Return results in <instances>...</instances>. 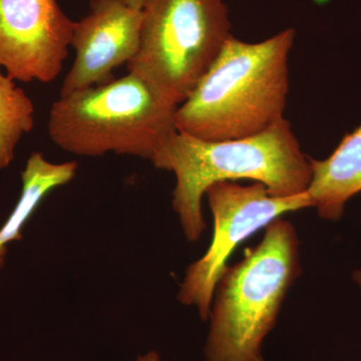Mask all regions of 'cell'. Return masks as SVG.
Returning a JSON list of instances; mask_svg holds the SVG:
<instances>
[{"label": "cell", "instance_id": "obj_15", "mask_svg": "<svg viewBox=\"0 0 361 361\" xmlns=\"http://www.w3.org/2000/svg\"><path fill=\"white\" fill-rule=\"evenodd\" d=\"M256 361H265V360H264V358L262 357V355H261L260 357H258L257 360H256Z\"/></svg>", "mask_w": 361, "mask_h": 361}, {"label": "cell", "instance_id": "obj_9", "mask_svg": "<svg viewBox=\"0 0 361 361\" xmlns=\"http://www.w3.org/2000/svg\"><path fill=\"white\" fill-rule=\"evenodd\" d=\"M311 205L325 220L337 221L349 199L361 192V125L343 139L325 160L310 159Z\"/></svg>", "mask_w": 361, "mask_h": 361}, {"label": "cell", "instance_id": "obj_14", "mask_svg": "<svg viewBox=\"0 0 361 361\" xmlns=\"http://www.w3.org/2000/svg\"><path fill=\"white\" fill-rule=\"evenodd\" d=\"M353 280H355V283L357 284L361 289V270L355 271V272L353 273Z\"/></svg>", "mask_w": 361, "mask_h": 361}, {"label": "cell", "instance_id": "obj_5", "mask_svg": "<svg viewBox=\"0 0 361 361\" xmlns=\"http://www.w3.org/2000/svg\"><path fill=\"white\" fill-rule=\"evenodd\" d=\"M137 54L127 65L177 106L231 37L225 0H147Z\"/></svg>", "mask_w": 361, "mask_h": 361}, {"label": "cell", "instance_id": "obj_11", "mask_svg": "<svg viewBox=\"0 0 361 361\" xmlns=\"http://www.w3.org/2000/svg\"><path fill=\"white\" fill-rule=\"evenodd\" d=\"M35 127L32 99L0 68V170L8 168L23 135Z\"/></svg>", "mask_w": 361, "mask_h": 361}, {"label": "cell", "instance_id": "obj_1", "mask_svg": "<svg viewBox=\"0 0 361 361\" xmlns=\"http://www.w3.org/2000/svg\"><path fill=\"white\" fill-rule=\"evenodd\" d=\"M151 163L174 173L173 209L189 242L205 231L202 201L215 183L253 180L272 196L292 197L307 191L312 176L310 159L284 118L260 134L227 141H204L176 130Z\"/></svg>", "mask_w": 361, "mask_h": 361}, {"label": "cell", "instance_id": "obj_2", "mask_svg": "<svg viewBox=\"0 0 361 361\" xmlns=\"http://www.w3.org/2000/svg\"><path fill=\"white\" fill-rule=\"evenodd\" d=\"M295 35L287 28L255 44L232 35L178 106L177 132L204 141H227L260 134L284 118Z\"/></svg>", "mask_w": 361, "mask_h": 361}, {"label": "cell", "instance_id": "obj_6", "mask_svg": "<svg viewBox=\"0 0 361 361\" xmlns=\"http://www.w3.org/2000/svg\"><path fill=\"white\" fill-rule=\"evenodd\" d=\"M205 195L213 213L212 242L206 253L187 268L178 299L196 307L201 319L208 322L216 285L239 244L284 214L312 205L306 192L275 197L257 182L242 186L235 180H222L209 187Z\"/></svg>", "mask_w": 361, "mask_h": 361}, {"label": "cell", "instance_id": "obj_10", "mask_svg": "<svg viewBox=\"0 0 361 361\" xmlns=\"http://www.w3.org/2000/svg\"><path fill=\"white\" fill-rule=\"evenodd\" d=\"M77 171V161L56 164L47 160L39 152H33L30 155L21 173L23 191L20 200L0 229V268L6 261L7 246L23 238V226L42 201L52 190L70 183Z\"/></svg>", "mask_w": 361, "mask_h": 361}, {"label": "cell", "instance_id": "obj_13", "mask_svg": "<svg viewBox=\"0 0 361 361\" xmlns=\"http://www.w3.org/2000/svg\"><path fill=\"white\" fill-rule=\"evenodd\" d=\"M123 4H127L133 8L142 9L145 4H146L147 0H121Z\"/></svg>", "mask_w": 361, "mask_h": 361}, {"label": "cell", "instance_id": "obj_4", "mask_svg": "<svg viewBox=\"0 0 361 361\" xmlns=\"http://www.w3.org/2000/svg\"><path fill=\"white\" fill-rule=\"evenodd\" d=\"M177 108L146 80L129 73L59 97L49 111L47 132L56 147L73 155L115 153L151 161L177 130Z\"/></svg>", "mask_w": 361, "mask_h": 361}, {"label": "cell", "instance_id": "obj_8", "mask_svg": "<svg viewBox=\"0 0 361 361\" xmlns=\"http://www.w3.org/2000/svg\"><path fill=\"white\" fill-rule=\"evenodd\" d=\"M142 20V9L121 0H90V13L75 21L71 40L75 59L59 97L113 80L114 71L137 54Z\"/></svg>", "mask_w": 361, "mask_h": 361}, {"label": "cell", "instance_id": "obj_12", "mask_svg": "<svg viewBox=\"0 0 361 361\" xmlns=\"http://www.w3.org/2000/svg\"><path fill=\"white\" fill-rule=\"evenodd\" d=\"M133 361H161L160 355L155 350L148 351V353L140 355Z\"/></svg>", "mask_w": 361, "mask_h": 361}, {"label": "cell", "instance_id": "obj_3", "mask_svg": "<svg viewBox=\"0 0 361 361\" xmlns=\"http://www.w3.org/2000/svg\"><path fill=\"white\" fill-rule=\"evenodd\" d=\"M300 273L295 228L278 218L257 246L223 271L208 318L205 361L257 360Z\"/></svg>", "mask_w": 361, "mask_h": 361}, {"label": "cell", "instance_id": "obj_7", "mask_svg": "<svg viewBox=\"0 0 361 361\" xmlns=\"http://www.w3.org/2000/svg\"><path fill=\"white\" fill-rule=\"evenodd\" d=\"M75 26L56 0H0V68L13 80L54 82Z\"/></svg>", "mask_w": 361, "mask_h": 361}]
</instances>
